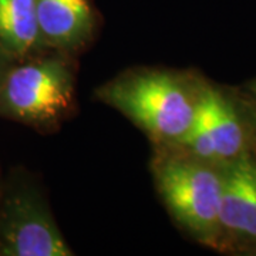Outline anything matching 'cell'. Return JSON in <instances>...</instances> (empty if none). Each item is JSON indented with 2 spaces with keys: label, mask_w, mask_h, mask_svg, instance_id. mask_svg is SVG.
I'll list each match as a JSON object with an SVG mask.
<instances>
[{
  "label": "cell",
  "mask_w": 256,
  "mask_h": 256,
  "mask_svg": "<svg viewBox=\"0 0 256 256\" xmlns=\"http://www.w3.org/2000/svg\"><path fill=\"white\" fill-rule=\"evenodd\" d=\"M202 82L166 72H142L108 82L98 97L151 137L181 144L195 117Z\"/></svg>",
  "instance_id": "cell-1"
},
{
  "label": "cell",
  "mask_w": 256,
  "mask_h": 256,
  "mask_svg": "<svg viewBox=\"0 0 256 256\" xmlns=\"http://www.w3.org/2000/svg\"><path fill=\"white\" fill-rule=\"evenodd\" d=\"M154 174L156 188L176 222L202 245L222 252V166L185 154L161 160Z\"/></svg>",
  "instance_id": "cell-2"
},
{
  "label": "cell",
  "mask_w": 256,
  "mask_h": 256,
  "mask_svg": "<svg viewBox=\"0 0 256 256\" xmlns=\"http://www.w3.org/2000/svg\"><path fill=\"white\" fill-rule=\"evenodd\" d=\"M180 146L220 166L256 156V121L240 92L202 82L192 126Z\"/></svg>",
  "instance_id": "cell-3"
},
{
  "label": "cell",
  "mask_w": 256,
  "mask_h": 256,
  "mask_svg": "<svg viewBox=\"0 0 256 256\" xmlns=\"http://www.w3.org/2000/svg\"><path fill=\"white\" fill-rule=\"evenodd\" d=\"M73 73L62 58L42 53L12 60L0 82V116L26 126H52L72 107Z\"/></svg>",
  "instance_id": "cell-4"
},
{
  "label": "cell",
  "mask_w": 256,
  "mask_h": 256,
  "mask_svg": "<svg viewBox=\"0 0 256 256\" xmlns=\"http://www.w3.org/2000/svg\"><path fill=\"white\" fill-rule=\"evenodd\" d=\"M43 195L14 175L0 190V256H72Z\"/></svg>",
  "instance_id": "cell-5"
},
{
  "label": "cell",
  "mask_w": 256,
  "mask_h": 256,
  "mask_svg": "<svg viewBox=\"0 0 256 256\" xmlns=\"http://www.w3.org/2000/svg\"><path fill=\"white\" fill-rule=\"evenodd\" d=\"M222 252L256 255V156L222 166Z\"/></svg>",
  "instance_id": "cell-6"
},
{
  "label": "cell",
  "mask_w": 256,
  "mask_h": 256,
  "mask_svg": "<svg viewBox=\"0 0 256 256\" xmlns=\"http://www.w3.org/2000/svg\"><path fill=\"white\" fill-rule=\"evenodd\" d=\"M36 14L44 47L74 50L96 28L92 0H36Z\"/></svg>",
  "instance_id": "cell-7"
},
{
  "label": "cell",
  "mask_w": 256,
  "mask_h": 256,
  "mask_svg": "<svg viewBox=\"0 0 256 256\" xmlns=\"http://www.w3.org/2000/svg\"><path fill=\"white\" fill-rule=\"evenodd\" d=\"M43 48L36 0H0V50L10 60H22Z\"/></svg>",
  "instance_id": "cell-8"
},
{
  "label": "cell",
  "mask_w": 256,
  "mask_h": 256,
  "mask_svg": "<svg viewBox=\"0 0 256 256\" xmlns=\"http://www.w3.org/2000/svg\"><path fill=\"white\" fill-rule=\"evenodd\" d=\"M239 92L244 96V98L248 102V106H249V108L254 114V118L256 121V78H254L252 82H246L244 86V88L239 90Z\"/></svg>",
  "instance_id": "cell-9"
},
{
  "label": "cell",
  "mask_w": 256,
  "mask_h": 256,
  "mask_svg": "<svg viewBox=\"0 0 256 256\" xmlns=\"http://www.w3.org/2000/svg\"><path fill=\"white\" fill-rule=\"evenodd\" d=\"M12 62L8 56L4 54L2 50H0V82H2V78H3V74H4V70H6V67L9 66V63Z\"/></svg>",
  "instance_id": "cell-10"
},
{
  "label": "cell",
  "mask_w": 256,
  "mask_h": 256,
  "mask_svg": "<svg viewBox=\"0 0 256 256\" xmlns=\"http://www.w3.org/2000/svg\"><path fill=\"white\" fill-rule=\"evenodd\" d=\"M0 190H2V184H0Z\"/></svg>",
  "instance_id": "cell-11"
}]
</instances>
